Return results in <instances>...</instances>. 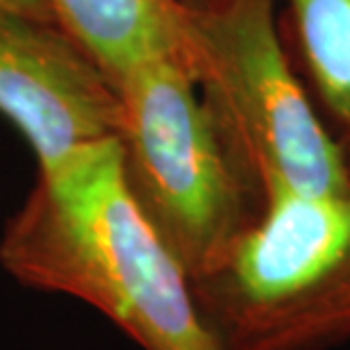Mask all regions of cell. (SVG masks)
<instances>
[{"instance_id":"8992f818","label":"cell","mask_w":350,"mask_h":350,"mask_svg":"<svg viewBox=\"0 0 350 350\" xmlns=\"http://www.w3.org/2000/svg\"><path fill=\"white\" fill-rule=\"evenodd\" d=\"M48 5L55 23L111 85L157 55L189 59L187 0H48Z\"/></svg>"},{"instance_id":"6da1fadb","label":"cell","mask_w":350,"mask_h":350,"mask_svg":"<svg viewBox=\"0 0 350 350\" xmlns=\"http://www.w3.org/2000/svg\"><path fill=\"white\" fill-rule=\"evenodd\" d=\"M0 264L96 307L142 350H223L189 273L132 198L116 139L37 175L3 230Z\"/></svg>"},{"instance_id":"277c9868","label":"cell","mask_w":350,"mask_h":350,"mask_svg":"<svg viewBox=\"0 0 350 350\" xmlns=\"http://www.w3.org/2000/svg\"><path fill=\"white\" fill-rule=\"evenodd\" d=\"M223 350H332L350 341V189L278 191L219 269L193 282Z\"/></svg>"},{"instance_id":"52a82bcc","label":"cell","mask_w":350,"mask_h":350,"mask_svg":"<svg viewBox=\"0 0 350 350\" xmlns=\"http://www.w3.org/2000/svg\"><path fill=\"white\" fill-rule=\"evenodd\" d=\"M300 78L350 164V0H275Z\"/></svg>"},{"instance_id":"3957f363","label":"cell","mask_w":350,"mask_h":350,"mask_svg":"<svg viewBox=\"0 0 350 350\" xmlns=\"http://www.w3.org/2000/svg\"><path fill=\"white\" fill-rule=\"evenodd\" d=\"M111 87L125 185L196 282L223 264L264 202L223 144L187 57L157 55Z\"/></svg>"},{"instance_id":"5b68a950","label":"cell","mask_w":350,"mask_h":350,"mask_svg":"<svg viewBox=\"0 0 350 350\" xmlns=\"http://www.w3.org/2000/svg\"><path fill=\"white\" fill-rule=\"evenodd\" d=\"M0 114L53 175L116 139L118 98L94 59L62 30L0 7Z\"/></svg>"},{"instance_id":"ba28073f","label":"cell","mask_w":350,"mask_h":350,"mask_svg":"<svg viewBox=\"0 0 350 350\" xmlns=\"http://www.w3.org/2000/svg\"><path fill=\"white\" fill-rule=\"evenodd\" d=\"M0 7H7L12 12H18L23 16L46 21V23H55V16L51 12L48 0H0Z\"/></svg>"},{"instance_id":"7a4b0ae2","label":"cell","mask_w":350,"mask_h":350,"mask_svg":"<svg viewBox=\"0 0 350 350\" xmlns=\"http://www.w3.org/2000/svg\"><path fill=\"white\" fill-rule=\"evenodd\" d=\"M189 64L237 166L264 198L350 189V164L284 41L275 0H187Z\"/></svg>"}]
</instances>
